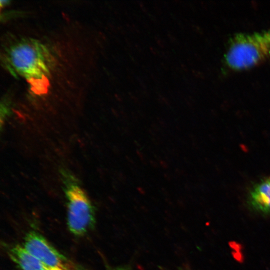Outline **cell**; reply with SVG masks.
Returning <instances> with one entry per match:
<instances>
[{
    "mask_svg": "<svg viewBox=\"0 0 270 270\" xmlns=\"http://www.w3.org/2000/svg\"><path fill=\"white\" fill-rule=\"evenodd\" d=\"M4 62L12 72L24 78L35 93L46 91L52 56L44 44L31 38L19 40L6 50Z\"/></svg>",
    "mask_w": 270,
    "mask_h": 270,
    "instance_id": "obj_1",
    "label": "cell"
},
{
    "mask_svg": "<svg viewBox=\"0 0 270 270\" xmlns=\"http://www.w3.org/2000/svg\"><path fill=\"white\" fill-rule=\"evenodd\" d=\"M270 58V29L252 34L240 33L229 42L224 62L230 69L252 68Z\"/></svg>",
    "mask_w": 270,
    "mask_h": 270,
    "instance_id": "obj_2",
    "label": "cell"
},
{
    "mask_svg": "<svg viewBox=\"0 0 270 270\" xmlns=\"http://www.w3.org/2000/svg\"><path fill=\"white\" fill-rule=\"evenodd\" d=\"M64 176L68 228L73 234L82 236L95 224L94 208L88 196L76 180L72 176Z\"/></svg>",
    "mask_w": 270,
    "mask_h": 270,
    "instance_id": "obj_3",
    "label": "cell"
},
{
    "mask_svg": "<svg viewBox=\"0 0 270 270\" xmlns=\"http://www.w3.org/2000/svg\"><path fill=\"white\" fill-rule=\"evenodd\" d=\"M25 249L52 270H79L70 260L55 248L40 234L31 231L24 237Z\"/></svg>",
    "mask_w": 270,
    "mask_h": 270,
    "instance_id": "obj_4",
    "label": "cell"
},
{
    "mask_svg": "<svg viewBox=\"0 0 270 270\" xmlns=\"http://www.w3.org/2000/svg\"><path fill=\"white\" fill-rule=\"evenodd\" d=\"M7 254L21 270H52L27 251L22 245L9 246Z\"/></svg>",
    "mask_w": 270,
    "mask_h": 270,
    "instance_id": "obj_5",
    "label": "cell"
},
{
    "mask_svg": "<svg viewBox=\"0 0 270 270\" xmlns=\"http://www.w3.org/2000/svg\"><path fill=\"white\" fill-rule=\"evenodd\" d=\"M248 202L254 210L270 214V178L264 179L254 186L250 192Z\"/></svg>",
    "mask_w": 270,
    "mask_h": 270,
    "instance_id": "obj_6",
    "label": "cell"
},
{
    "mask_svg": "<svg viewBox=\"0 0 270 270\" xmlns=\"http://www.w3.org/2000/svg\"><path fill=\"white\" fill-rule=\"evenodd\" d=\"M112 270H129V269L124 267H119L112 269Z\"/></svg>",
    "mask_w": 270,
    "mask_h": 270,
    "instance_id": "obj_7",
    "label": "cell"
}]
</instances>
